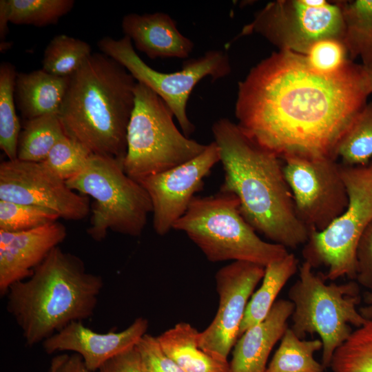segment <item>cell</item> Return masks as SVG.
Instances as JSON below:
<instances>
[{"mask_svg": "<svg viewBox=\"0 0 372 372\" xmlns=\"http://www.w3.org/2000/svg\"><path fill=\"white\" fill-rule=\"evenodd\" d=\"M365 68L349 61L331 75L314 72L304 55L272 53L238 83L235 116L252 141L281 159H338L340 141L366 105Z\"/></svg>", "mask_w": 372, "mask_h": 372, "instance_id": "cell-1", "label": "cell"}, {"mask_svg": "<svg viewBox=\"0 0 372 372\" xmlns=\"http://www.w3.org/2000/svg\"><path fill=\"white\" fill-rule=\"evenodd\" d=\"M211 132L224 172L220 190L237 197L243 218L269 242L287 249L304 245L310 231L297 216L282 160L228 118L218 119Z\"/></svg>", "mask_w": 372, "mask_h": 372, "instance_id": "cell-2", "label": "cell"}, {"mask_svg": "<svg viewBox=\"0 0 372 372\" xmlns=\"http://www.w3.org/2000/svg\"><path fill=\"white\" fill-rule=\"evenodd\" d=\"M136 84L121 64L92 53L69 77L58 114L65 135L92 154L123 160Z\"/></svg>", "mask_w": 372, "mask_h": 372, "instance_id": "cell-3", "label": "cell"}, {"mask_svg": "<svg viewBox=\"0 0 372 372\" xmlns=\"http://www.w3.org/2000/svg\"><path fill=\"white\" fill-rule=\"evenodd\" d=\"M103 287L101 276L87 271L80 258L58 246L30 278L10 287L6 310L32 347L90 318Z\"/></svg>", "mask_w": 372, "mask_h": 372, "instance_id": "cell-4", "label": "cell"}, {"mask_svg": "<svg viewBox=\"0 0 372 372\" xmlns=\"http://www.w3.org/2000/svg\"><path fill=\"white\" fill-rule=\"evenodd\" d=\"M239 207L238 199L229 192L195 196L173 229L186 234L213 262L246 261L265 267L288 254L285 247L258 236Z\"/></svg>", "mask_w": 372, "mask_h": 372, "instance_id": "cell-5", "label": "cell"}, {"mask_svg": "<svg viewBox=\"0 0 372 372\" xmlns=\"http://www.w3.org/2000/svg\"><path fill=\"white\" fill-rule=\"evenodd\" d=\"M65 182L72 190L94 199L87 229L93 240H103L109 231L141 235L152 203L143 187L125 172L123 160L92 154L83 168Z\"/></svg>", "mask_w": 372, "mask_h": 372, "instance_id": "cell-6", "label": "cell"}, {"mask_svg": "<svg viewBox=\"0 0 372 372\" xmlns=\"http://www.w3.org/2000/svg\"><path fill=\"white\" fill-rule=\"evenodd\" d=\"M304 261L298 278L290 287L289 300L294 308L291 327L297 336L318 334L322 342V364L329 368L335 350L348 338L351 325L358 327L366 319L358 305L360 302L358 283L327 284L323 275Z\"/></svg>", "mask_w": 372, "mask_h": 372, "instance_id": "cell-7", "label": "cell"}, {"mask_svg": "<svg viewBox=\"0 0 372 372\" xmlns=\"http://www.w3.org/2000/svg\"><path fill=\"white\" fill-rule=\"evenodd\" d=\"M134 109L127 130L125 172L139 182L185 163L207 147L178 129L167 103L145 85L136 82Z\"/></svg>", "mask_w": 372, "mask_h": 372, "instance_id": "cell-8", "label": "cell"}, {"mask_svg": "<svg viewBox=\"0 0 372 372\" xmlns=\"http://www.w3.org/2000/svg\"><path fill=\"white\" fill-rule=\"evenodd\" d=\"M340 164L348 205L325 229L311 231L302 250L304 261L313 268L326 267L324 276L332 281L355 278L357 247L372 223V161L358 166Z\"/></svg>", "mask_w": 372, "mask_h": 372, "instance_id": "cell-9", "label": "cell"}, {"mask_svg": "<svg viewBox=\"0 0 372 372\" xmlns=\"http://www.w3.org/2000/svg\"><path fill=\"white\" fill-rule=\"evenodd\" d=\"M101 53L125 68L136 82L141 83L157 94L169 107L183 133L189 138L194 125L187 114L189 97L197 83L206 76L213 81L228 76L231 66L227 53L209 50L203 56L184 63L177 72H158L145 63L136 52L130 39L104 37L98 41Z\"/></svg>", "mask_w": 372, "mask_h": 372, "instance_id": "cell-10", "label": "cell"}, {"mask_svg": "<svg viewBox=\"0 0 372 372\" xmlns=\"http://www.w3.org/2000/svg\"><path fill=\"white\" fill-rule=\"evenodd\" d=\"M251 33L260 34L279 50L304 55L319 40L342 41L344 25L338 1L277 0L257 12L240 35Z\"/></svg>", "mask_w": 372, "mask_h": 372, "instance_id": "cell-11", "label": "cell"}, {"mask_svg": "<svg viewBox=\"0 0 372 372\" xmlns=\"http://www.w3.org/2000/svg\"><path fill=\"white\" fill-rule=\"evenodd\" d=\"M282 160L298 218L310 233L325 229L348 205L341 164L336 159L294 156Z\"/></svg>", "mask_w": 372, "mask_h": 372, "instance_id": "cell-12", "label": "cell"}, {"mask_svg": "<svg viewBox=\"0 0 372 372\" xmlns=\"http://www.w3.org/2000/svg\"><path fill=\"white\" fill-rule=\"evenodd\" d=\"M0 200L52 210L80 220L90 211L88 196L76 193L41 163L7 160L0 164Z\"/></svg>", "mask_w": 372, "mask_h": 372, "instance_id": "cell-13", "label": "cell"}, {"mask_svg": "<svg viewBox=\"0 0 372 372\" xmlns=\"http://www.w3.org/2000/svg\"><path fill=\"white\" fill-rule=\"evenodd\" d=\"M265 267L246 261H233L216 273L219 303L209 325L199 332V347L214 358L228 361L238 337L248 302L262 280Z\"/></svg>", "mask_w": 372, "mask_h": 372, "instance_id": "cell-14", "label": "cell"}, {"mask_svg": "<svg viewBox=\"0 0 372 372\" xmlns=\"http://www.w3.org/2000/svg\"><path fill=\"white\" fill-rule=\"evenodd\" d=\"M218 162L219 149L213 141L194 158L138 182L150 198L153 227L158 235L165 236L173 229Z\"/></svg>", "mask_w": 372, "mask_h": 372, "instance_id": "cell-15", "label": "cell"}, {"mask_svg": "<svg viewBox=\"0 0 372 372\" xmlns=\"http://www.w3.org/2000/svg\"><path fill=\"white\" fill-rule=\"evenodd\" d=\"M147 319L139 317L121 331L100 333L74 321L54 333L43 343L48 354L72 351L79 354L92 372L106 362L135 347L148 329Z\"/></svg>", "mask_w": 372, "mask_h": 372, "instance_id": "cell-16", "label": "cell"}, {"mask_svg": "<svg viewBox=\"0 0 372 372\" xmlns=\"http://www.w3.org/2000/svg\"><path fill=\"white\" fill-rule=\"evenodd\" d=\"M67 236L56 221L22 231L0 230V295L10 287L30 278L34 270Z\"/></svg>", "mask_w": 372, "mask_h": 372, "instance_id": "cell-17", "label": "cell"}, {"mask_svg": "<svg viewBox=\"0 0 372 372\" xmlns=\"http://www.w3.org/2000/svg\"><path fill=\"white\" fill-rule=\"evenodd\" d=\"M125 36L151 59L188 58L194 44L177 28L176 21L164 12L130 13L122 19Z\"/></svg>", "mask_w": 372, "mask_h": 372, "instance_id": "cell-18", "label": "cell"}, {"mask_svg": "<svg viewBox=\"0 0 372 372\" xmlns=\"http://www.w3.org/2000/svg\"><path fill=\"white\" fill-rule=\"evenodd\" d=\"M293 308L289 300H276L263 320L239 336L229 362L231 372H265L269 354L289 327Z\"/></svg>", "mask_w": 372, "mask_h": 372, "instance_id": "cell-19", "label": "cell"}, {"mask_svg": "<svg viewBox=\"0 0 372 372\" xmlns=\"http://www.w3.org/2000/svg\"><path fill=\"white\" fill-rule=\"evenodd\" d=\"M68 82L69 77L56 76L42 68L17 73L15 96L21 115L30 120L44 115L58 114Z\"/></svg>", "mask_w": 372, "mask_h": 372, "instance_id": "cell-20", "label": "cell"}, {"mask_svg": "<svg viewBox=\"0 0 372 372\" xmlns=\"http://www.w3.org/2000/svg\"><path fill=\"white\" fill-rule=\"evenodd\" d=\"M199 331L181 322L156 336L163 351L185 372H231L229 361L218 360L198 344Z\"/></svg>", "mask_w": 372, "mask_h": 372, "instance_id": "cell-21", "label": "cell"}, {"mask_svg": "<svg viewBox=\"0 0 372 372\" xmlns=\"http://www.w3.org/2000/svg\"><path fill=\"white\" fill-rule=\"evenodd\" d=\"M298 269V260L292 253H288L265 267L262 284L248 302L240 324L239 336L267 317L278 295Z\"/></svg>", "mask_w": 372, "mask_h": 372, "instance_id": "cell-22", "label": "cell"}, {"mask_svg": "<svg viewBox=\"0 0 372 372\" xmlns=\"http://www.w3.org/2000/svg\"><path fill=\"white\" fill-rule=\"evenodd\" d=\"M344 33L343 43L351 59L360 57L372 68V0L339 1Z\"/></svg>", "mask_w": 372, "mask_h": 372, "instance_id": "cell-23", "label": "cell"}, {"mask_svg": "<svg viewBox=\"0 0 372 372\" xmlns=\"http://www.w3.org/2000/svg\"><path fill=\"white\" fill-rule=\"evenodd\" d=\"M320 349V339H301L288 327L265 372H324L326 369L314 358Z\"/></svg>", "mask_w": 372, "mask_h": 372, "instance_id": "cell-24", "label": "cell"}, {"mask_svg": "<svg viewBox=\"0 0 372 372\" xmlns=\"http://www.w3.org/2000/svg\"><path fill=\"white\" fill-rule=\"evenodd\" d=\"M64 136L65 134L58 114L27 120L19 136L17 159L41 163Z\"/></svg>", "mask_w": 372, "mask_h": 372, "instance_id": "cell-25", "label": "cell"}, {"mask_svg": "<svg viewBox=\"0 0 372 372\" xmlns=\"http://www.w3.org/2000/svg\"><path fill=\"white\" fill-rule=\"evenodd\" d=\"M17 72L12 63L0 65V148L8 160L17 158L21 132L15 108L14 93Z\"/></svg>", "mask_w": 372, "mask_h": 372, "instance_id": "cell-26", "label": "cell"}, {"mask_svg": "<svg viewBox=\"0 0 372 372\" xmlns=\"http://www.w3.org/2000/svg\"><path fill=\"white\" fill-rule=\"evenodd\" d=\"M92 48L85 41L58 34L47 45L42 69L52 75L70 77L92 55Z\"/></svg>", "mask_w": 372, "mask_h": 372, "instance_id": "cell-27", "label": "cell"}, {"mask_svg": "<svg viewBox=\"0 0 372 372\" xmlns=\"http://www.w3.org/2000/svg\"><path fill=\"white\" fill-rule=\"evenodd\" d=\"M337 158L345 165L369 163L372 158V102L367 103L342 136L336 150Z\"/></svg>", "mask_w": 372, "mask_h": 372, "instance_id": "cell-28", "label": "cell"}, {"mask_svg": "<svg viewBox=\"0 0 372 372\" xmlns=\"http://www.w3.org/2000/svg\"><path fill=\"white\" fill-rule=\"evenodd\" d=\"M332 372H372V319L353 330L335 350Z\"/></svg>", "mask_w": 372, "mask_h": 372, "instance_id": "cell-29", "label": "cell"}, {"mask_svg": "<svg viewBox=\"0 0 372 372\" xmlns=\"http://www.w3.org/2000/svg\"><path fill=\"white\" fill-rule=\"evenodd\" d=\"M10 23L43 27L71 11L74 0H5Z\"/></svg>", "mask_w": 372, "mask_h": 372, "instance_id": "cell-30", "label": "cell"}, {"mask_svg": "<svg viewBox=\"0 0 372 372\" xmlns=\"http://www.w3.org/2000/svg\"><path fill=\"white\" fill-rule=\"evenodd\" d=\"M54 211L29 205L0 200V230L22 231L58 221Z\"/></svg>", "mask_w": 372, "mask_h": 372, "instance_id": "cell-31", "label": "cell"}, {"mask_svg": "<svg viewBox=\"0 0 372 372\" xmlns=\"http://www.w3.org/2000/svg\"><path fill=\"white\" fill-rule=\"evenodd\" d=\"M91 155L83 145L65 135L54 145L41 163L66 181L83 168Z\"/></svg>", "mask_w": 372, "mask_h": 372, "instance_id": "cell-32", "label": "cell"}, {"mask_svg": "<svg viewBox=\"0 0 372 372\" xmlns=\"http://www.w3.org/2000/svg\"><path fill=\"white\" fill-rule=\"evenodd\" d=\"M342 41L323 39L314 43L304 58L311 70L321 75H331L342 70L351 59Z\"/></svg>", "mask_w": 372, "mask_h": 372, "instance_id": "cell-33", "label": "cell"}, {"mask_svg": "<svg viewBox=\"0 0 372 372\" xmlns=\"http://www.w3.org/2000/svg\"><path fill=\"white\" fill-rule=\"evenodd\" d=\"M136 348L143 372H185L163 351L157 337L145 334Z\"/></svg>", "mask_w": 372, "mask_h": 372, "instance_id": "cell-34", "label": "cell"}, {"mask_svg": "<svg viewBox=\"0 0 372 372\" xmlns=\"http://www.w3.org/2000/svg\"><path fill=\"white\" fill-rule=\"evenodd\" d=\"M356 276L358 285L372 289V223L362 234L356 249Z\"/></svg>", "mask_w": 372, "mask_h": 372, "instance_id": "cell-35", "label": "cell"}, {"mask_svg": "<svg viewBox=\"0 0 372 372\" xmlns=\"http://www.w3.org/2000/svg\"><path fill=\"white\" fill-rule=\"evenodd\" d=\"M97 372H143L136 345L109 360Z\"/></svg>", "mask_w": 372, "mask_h": 372, "instance_id": "cell-36", "label": "cell"}, {"mask_svg": "<svg viewBox=\"0 0 372 372\" xmlns=\"http://www.w3.org/2000/svg\"><path fill=\"white\" fill-rule=\"evenodd\" d=\"M48 372H92L77 353H61L52 358Z\"/></svg>", "mask_w": 372, "mask_h": 372, "instance_id": "cell-37", "label": "cell"}, {"mask_svg": "<svg viewBox=\"0 0 372 372\" xmlns=\"http://www.w3.org/2000/svg\"><path fill=\"white\" fill-rule=\"evenodd\" d=\"M9 19L7 13L5 0L0 1V39L1 44L5 43V39L8 32Z\"/></svg>", "mask_w": 372, "mask_h": 372, "instance_id": "cell-38", "label": "cell"}, {"mask_svg": "<svg viewBox=\"0 0 372 372\" xmlns=\"http://www.w3.org/2000/svg\"><path fill=\"white\" fill-rule=\"evenodd\" d=\"M364 304L359 309L361 315L366 320L372 319V289L368 290L364 296Z\"/></svg>", "mask_w": 372, "mask_h": 372, "instance_id": "cell-39", "label": "cell"}, {"mask_svg": "<svg viewBox=\"0 0 372 372\" xmlns=\"http://www.w3.org/2000/svg\"><path fill=\"white\" fill-rule=\"evenodd\" d=\"M365 70L366 73L368 92L371 94H372V68H365Z\"/></svg>", "mask_w": 372, "mask_h": 372, "instance_id": "cell-40", "label": "cell"}]
</instances>
